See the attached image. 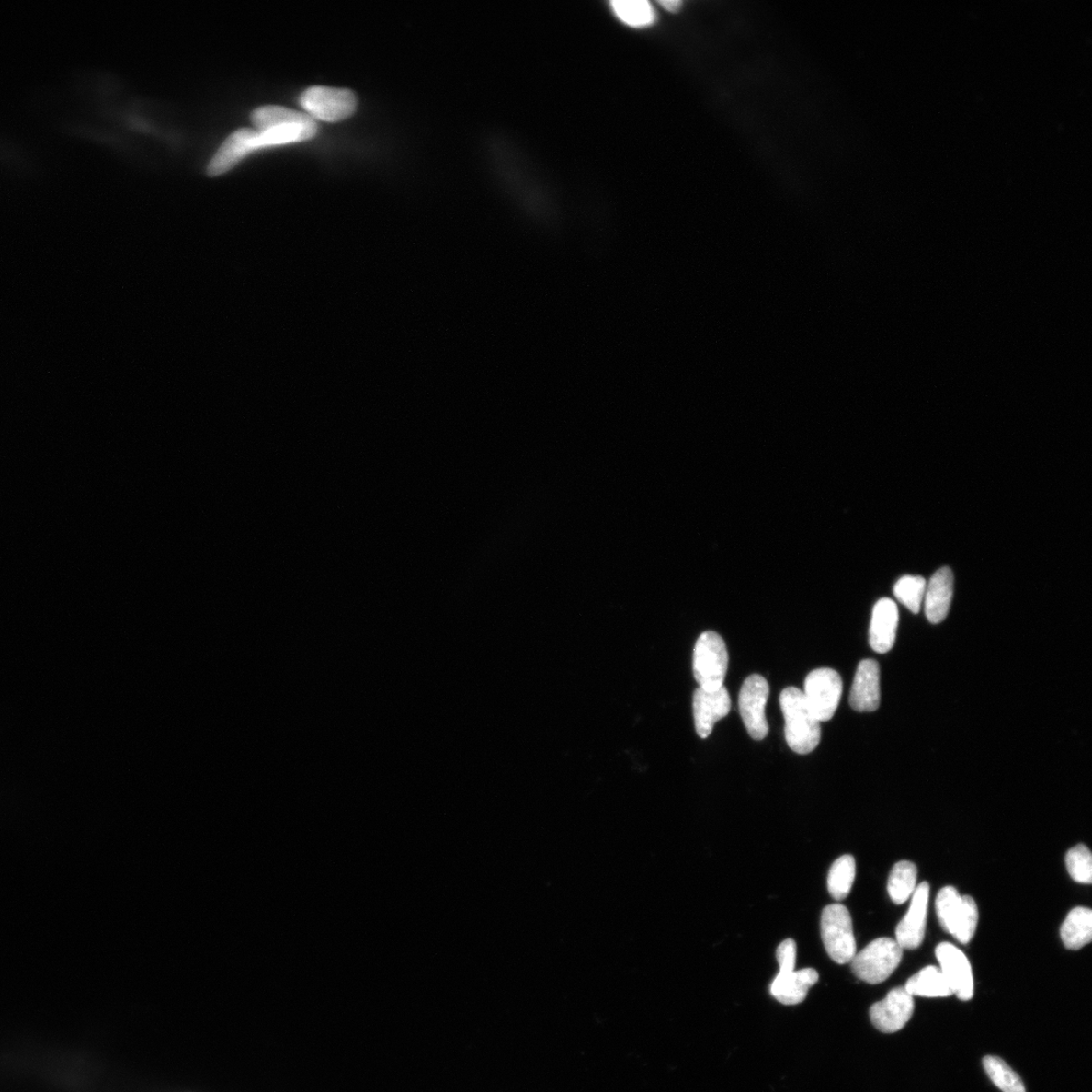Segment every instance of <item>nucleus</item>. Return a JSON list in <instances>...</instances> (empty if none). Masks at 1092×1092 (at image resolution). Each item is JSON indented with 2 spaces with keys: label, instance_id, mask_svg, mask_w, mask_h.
Listing matches in <instances>:
<instances>
[{
  "label": "nucleus",
  "instance_id": "obj_12",
  "mask_svg": "<svg viewBox=\"0 0 1092 1092\" xmlns=\"http://www.w3.org/2000/svg\"><path fill=\"white\" fill-rule=\"evenodd\" d=\"M258 131L253 129H239L230 135L211 158L207 175L216 177L234 168L242 159L256 150V140Z\"/></svg>",
  "mask_w": 1092,
  "mask_h": 1092
},
{
  "label": "nucleus",
  "instance_id": "obj_13",
  "mask_svg": "<svg viewBox=\"0 0 1092 1092\" xmlns=\"http://www.w3.org/2000/svg\"><path fill=\"white\" fill-rule=\"evenodd\" d=\"M849 704L858 712H873L880 705V669L874 660L859 663L849 694Z\"/></svg>",
  "mask_w": 1092,
  "mask_h": 1092
},
{
  "label": "nucleus",
  "instance_id": "obj_18",
  "mask_svg": "<svg viewBox=\"0 0 1092 1092\" xmlns=\"http://www.w3.org/2000/svg\"><path fill=\"white\" fill-rule=\"evenodd\" d=\"M1062 942L1068 950H1077L1091 942L1092 912L1086 907L1072 909L1061 927Z\"/></svg>",
  "mask_w": 1092,
  "mask_h": 1092
},
{
  "label": "nucleus",
  "instance_id": "obj_28",
  "mask_svg": "<svg viewBox=\"0 0 1092 1092\" xmlns=\"http://www.w3.org/2000/svg\"><path fill=\"white\" fill-rule=\"evenodd\" d=\"M797 946L792 938L785 939L777 949L779 973H789L795 970Z\"/></svg>",
  "mask_w": 1092,
  "mask_h": 1092
},
{
  "label": "nucleus",
  "instance_id": "obj_21",
  "mask_svg": "<svg viewBox=\"0 0 1092 1092\" xmlns=\"http://www.w3.org/2000/svg\"><path fill=\"white\" fill-rule=\"evenodd\" d=\"M611 6L615 16L627 26L639 28L654 23V9L646 0H614Z\"/></svg>",
  "mask_w": 1092,
  "mask_h": 1092
},
{
  "label": "nucleus",
  "instance_id": "obj_14",
  "mask_svg": "<svg viewBox=\"0 0 1092 1092\" xmlns=\"http://www.w3.org/2000/svg\"><path fill=\"white\" fill-rule=\"evenodd\" d=\"M899 621L897 605L892 599L879 600L874 606L869 630V643L879 654L893 649Z\"/></svg>",
  "mask_w": 1092,
  "mask_h": 1092
},
{
  "label": "nucleus",
  "instance_id": "obj_11",
  "mask_svg": "<svg viewBox=\"0 0 1092 1092\" xmlns=\"http://www.w3.org/2000/svg\"><path fill=\"white\" fill-rule=\"evenodd\" d=\"M732 708L730 693L722 686L715 691L698 688L693 696V714L698 735L707 738L717 722L722 720Z\"/></svg>",
  "mask_w": 1092,
  "mask_h": 1092
},
{
  "label": "nucleus",
  "instance_id": "obj_1",
  "mask_svg": "<svg viewBox=\"0 0 1092 1092\" xmlns=\"http://www.w3.org/2000/svg\"><path fill=\"white\" fill-rule=\"evenodd\" d=\"M780 706L789 747L801 755L814 751L821 742V722L809 710L803 692L795 687L786 688L780 695Z\"/></svg>",
  "mask_w": 1092,
  "mask_h": 1092
},
{
  "label": "nucleus",
  "instance_id": "obj_24",
  "mask_svg": "<svg viewBox=\"0 0 1092 1092\" xmlns=\"http://www.w3.org/2000/svg\"><path fill=\"white\" fill-rule=\"evenodd\" d=\"M961 906L962 896L956 888L947 886L940 890L936 899V910L939 925L946 933L952 935Z\"/></svg>",
  "mask_w": 1092,
  "mask_h": 1092
},
{
  "label": "nucleus",
  "instance_id": "obj_29",
  "mask_svg": "<svg viewBox=\"0 0 1092 1092\" xmlns=\"http://www.w3.org/2000/svg\"><path fill=\"white\" fill-rule=\"evenodd\" d=\"M659 4L671 13L679 12L682 6V2H677V0H663Z\"/></svg>",
  "mask_w": 1092,
  "mask_h": 1092
},
{
  "label": "nucleus",
  "instance_id": "obj_10",
  "mask_svg": "<svg viewBox=\"0 0 1092 1092\" xmlns=\"http://www.w3.org/2000/svg\"><path fill=\"white\" fill-rule=\"evenodd\" d=\"M929 885L920 883L915 890L908 913L896 927V942L903 949L915 950L924 942Z\"/></svg>",
  "mask_w": 1092,
  "mask_h": 1092
},
{
  "label": "nucleus",
  "instance_id": "obj_20",
  "mask_svg": "<svg viewBox=\"0 0 1092 1092\" xmlns=\"http://www.w3.org/2000/svg\"><path fill=\"white\" fill-rule=\"evenodd\" d=\"M917 869L909 861L894 865L888 880V893L895 904H904L916 888Z\"/></svg>",
  "mask_w": 1092,
  "mask_h": 1092
},
{
  "label": "nucleus",
  "instance_id": "obj_6",
  "mask_svg": "<svg viewBox=\"0 0 1092 1092\" xmlns=\"http://www.w3.org/2000/svg\"><path fill=\"white\" fill-rule=\"evenodd\" d=\"M803 694L819 722L831 721L843 694L842 677L828 667L814 670L806 677Z\"/></svg>",
  "mask_w": 1092,
  "mask_h": 1092
},
{
  "label": "nucleus",
  "instance_id": "obj_4",
  "mask_svg": "<svg viewBox=\"0 0 1092 1092\" xmlns=\"http://www.w3.org/2000/svg\"><path fill=\"white\" fill-rule=\"evenodd\" d=\"M822 938L826 952L837 964L851 962L857 953L851 915L842 904L824 909L821 920Z\"/></svg>",
  "mask_w": 1092,
  "mask_h": 1092
},
{
  "label": "nucleus",
  "instance_id": "obj_3",
  "mask_svg": "<svg viewBox=\"0 0 1092 1092\" xmlns=\"http://www.w3.org/2000/svg\"><path fill=\"white\" fill-rule=\"evenodd\" d=\"M728 667V653L722 637L706 631L698 639L693 655V673L701 689L715 691L723 686Z\"/></svg>",
  "mask_w": 1092,
  "mask_h": 1092
},
{
  "label": "nucleus",
  "instance_id": "obj_25",
  "mask_svg": "<svg viewBox=\"0 0 1092 1092\" xmlns=\"http://www.w3.org/2000/svg\"><path fill=\"white\" fill-rule=\"evenodd\" d=\"M927 582L923 576L905 575L894 586L896 599L915 614L920 610L925 599Z\"/></svg>",
  "mask_w": 1092,
  "mask_h": 1092
},
{
  "label": "nucleus",
  "instance_id": "obj_15",
  "mask_svg": "<svg viewBox=\"0 0 1092 1092\" xmlns=\"http://www.w3.org/2000/svg\"><path fill=\"white\" fill-rule=\"evenodd\" d=\"M819 975L813 968L779 973L771 984V995L785 1006L803 1003L808 990L818 983Z\"/></svg>",
  "mask_w": 1092,
  "mask_h": 1092
},
{
  "label": "nucleus",
  "instance_id": "obj_22",
  "mask_svg": "<svg viewBox=\"0 0 1092 1092\" xmlns=\"http://www.w3.org/2000/svg\"><path fill=\"white\" fill-rule=\"evenodd\" d=\"M307 114L279 106H265L253 110L251 120L257 131L283 124L298 123L309 119Z\"/></svg>",
  "mask_w": 1092,
  "mask_h": 1092
},
{
  "label": "nucleus",
  "instance_id": "obj_26",
  "mask_svg": "<svg viewBox=\"0 0 1092 1092\" xmlns=\"http://www.w3.org/2000/svg\"><path fill=\"white\" fill-rule=\"evenodd\" d=\"M978 918V908L975 900L971 896H962V906H961L952 936L961 944L967 945L970 943L975 935Z\"/></svg>",
  "mask_w": 1092,
  "mask_h": 1092
},
{
  "label": "nucleus",
  "instance_id": "obj_7",
  "mask_svg": "<svg viewBox=\"0 0 1092 1092\" xmlns=\"http://www.w3.org/2000/svg\"><path fill=\"white\" fill-rule=\"evenodd\" d=\"M770 693V687L764 677L752 675L745 680L738 706L748 734L756 741H762L768 733L765 708Z\"/></svg>",
  "mask_w": 1092,
  "mask_h": 1092
},
{
  "label": "nucleus",
  "instance_id": "obj_8",
  "mask_svg": "<svg viewBox=\"0 0 1092 1092\" xmlns=\"http://www.w3.org/2000/svg\"><path fill=\"white\" fill-rule=\"evenodd\" d=\"M914 1010V996L904 987H896L884 999L874 1004L869 1014L878 1030L893 1034L904 1028L912 1018Z\"/></svg>",
  "mask_w": 1092,
  "mask_h": 1092
},
{
  "label": "nucleus",
  "instance_id": "obj_2",
  "mask_svg": "<svg viewBox=\"0 0 1092 1092\" xmlns=\"http://www.w3.org/2000/svg\"><path fill=\"white\" fill-rule=\"evenodd\" d=\"M903 948L890 938H879L852 959L853 973L869 984L884 983L903 959Z\"/></svg>",
  "mask_w": 1092,
  "mask_h": 1092
},
{
  "label": "nucleus",
  "instance_id": "obj_23",
  "mask_svg": "<svg viewBox=\"0 0 1092 1092\" xmlns=\"http://www.w3.org/2000/svg\"><path fill=\"white\" fill-rule=\"evenodd\" d=\"M984 1067L990 1080L1003 1092H1027L1024 1082L1003 1059L987 1056Z\"/></svg>",
  "mask_w": 1092,
  "mask_h": 1092
},
{
  "label": "nucleus",
  "instance_id": "obj_27",
  "mask_svg": "<svg viewBox=\"0 0 1092 1092\" xmlns=\"http://www.w3.org/2000/svg\"><path fill=\"white\" fill-rule=\"evenodd\" d=\"M1066 867L1075 882L1081 884H1091L1092 857L1086 846L1078 845L1070 849L1066 855Z\"/></svg>",
  "mask_w": 1092,
  "mask_h": 1092
},
{
  "label": "nucleus",
  "instance_id": "obj_17",
  "mask_svg": "<svg viewBox=\"0 0 1092 1092\" xmlns=\"http://www.w3.org/2000/svg\"><path fill=\"white\" fill-rule=\"evenodd\" d=\"M912 996L949 997L953 995L942 971L936 966H927L910 977L904 986Z\"/></svg>",
  "mask_w": 1092,
  "mask_h": 1092
},
{
  "label": "nucleus",
  "instance_id": "obj_5",
  "mask_svg": "<svg viewBox=\"0 0 1092 1092\" xmlns=\"http://www.w3.org/2000/svg\"><path fill=\"white\" fill-rule=\"evenodd\" d=\"M300 104L313 120L336 123L354 114L358 100L348 89L313 86L303 91Z\"/></svg>",
  "mask_w": 1092,
  "mask_h": 1092
},
{
  "label": "nucleus",
  "instance_id": "obj_16",
  "mask_svg": "<svg viewBox=\"0 0 1092 1092\" xmlns=\"http://www.w3.org/2000/svg\"><path fill=\"white\" fill-rule=\"evenodd\" d=\"M954 590V576L948 566L937 571L927 584L925 611L930 623L942 622L950 610Z\"/></svg>",
  "mask_w": 1092,
  "mask_h": 1092
},
{
  "label": "nucleus",
  "instance_id": "obj_19",
  "mask_svg": "<svg viewBox=\"0 0 1092 1092\" xmlns=\"http://www.w3.org/2000/svg\"><path fill=\"white\" fill-rule=\"evenodd\" d=\"M856 877V862L851 855L839 857L829 869L827 889L829 894L841 902L851 893Z\"/></svg>",
  "mask_w": 1092,
  "mask_h": 1092
},
{
  "label": "nucleus",
  "instance_id": "obj_9",
  "mask_svg": "<svg viewBox=\"0 0 1092 1092\" xmlns=\"http://www.w3.org/2000/svg\"><path fill=\"white\" fill-rule=\"evenodd\" d=\"M936 957L939 963L953 995L963 1001L973 999L974 995V980L973 968L966 955L950 943L939 944L936 948Z\"/></svg>",
  "mask_w": 1092,
  "mask_h": 1092
}]
</instances>
